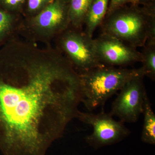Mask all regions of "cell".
I'll return each instance as SVG.
<instances>
[{"label": "cell", "mask_w": 155, "mask_h": 155, "mask_svg": "<svg viewBox=\"0 0 155 155\" xmlns=\"http://www.w3.org/2000/svg\"><path fill=\"white\" fill-rule=\"evenodd\" d=\"M100 26L101 33L136 48L143 47L148 40L155 39V14L147 9L123 6L106 15Z\"/></svg>", "instance_id": "2"}, {"label": "cell", "mask_w": 155, "mask_h": 155, "mask_svg": "<svg viewBox=\"0 0 155 155\" xmlns=\"http://www.w3.org/2000/svg\"><path fill=\"white\" fill-rule=\"evenodd\" d=\"M100 63L104 66L125 68L142 61L141 52L120 40L101 33L94 38Z\"/></svg>", "instance_id": "8"}, {"label": "cell", "mask_w": 155, "mask_h": 155, "mask_svg": "<svg viewBox=\"0 0 155 155\" xmlns=\"http://www.w3.org/2000/svg\"><path fill=\"white\" fill-rule=\"evenodd\" d=\"M141 52L142 65L140 67L144 76L155 80V39L147 41Z\"/></svg>", "instance_id": "13"}, {"label": "cell", "mask_w": 155, "mask_h": 155, "mask_svg": "<svg viewBox=\"0 0 155 155\" xmlns=\"http://www.w3.org/2000/svg\"><path fill=\"white\" fill-rule=\"evenodd\" d=\"M70 25L69 0H54L38 14L33 17H24L19 35L35 44H51Z\"/></svg>", "instance_id": "4"}, {"label": "cell", "mask_w": 155, "mask_h": 155, "mask_svg": "<svg viewBox=\"0 0 155 155\" xmlns=\"http://www.w3.org/2000/svg\"><path fill=\"white\" fill-rule=\"evenodd\" d=\"M110 0H92L85 17L84 30L93 38L97 28L101 24L107 12Z\"/></svg>", "instance_id": "10"}, {"label": "cell", "mask_w": 155, "mask_h": 155, "mask_svg": "<svg viewBox=\"0 0 155 155\" xmlns=\"http://www.w3.org/2000/svg\"><path fill=\"white\" fill-rule=\"evenodd\" d=\"M92 2V0H69V15L71 26L82 29Z\"/></svg>", "instance_id": "12"}, {"label": "cell", "mask_w": 155, "mask_h": 155, "mask_svg": "<svg viewBox=\"0 0 155 155\" xmlns=\"http://www.w3.org/2000/svg\"><path fill=\"white\" fill-rule=\"evenodd\" d=\"M138 0H111L108 7L107 15L125 5L127 3H134Z\"/></svg>", "instance_id": "16"}, {"label": "cell", "mask_w": 155, "mask_h": 155, "mask_svg": "<svg viewBox=\"0 0 155 155\" xmlns=\"http://www.w3.org/2000/svg\"><path fill=\"white\" fill-rule=\"evenodd\" d=\"M76 118L92 127V133L87 135L85 140L95 149L119 142L130 134L124 122L116 121L110 113H106L104 110L97 114L78 111Z\"/></svg>", "instance_id": "6"}, {"label": "cell", "mask_w": 155, "mask_h": 155, "mask_svg": "<svg viewBox=\"0 0 155 155\" xmlns=\"http://www.w3.org/2000/svg\"><path fill=\"white\" fill-rule=\"evenodd\" d=\"M55 48L67 58L78 73L102 67L97 55L94 38L82 29L71 25L54 40Z\"/></svg>", "instance_id": "5"}, {"label": "cell", "mask_w": 155, "mask_h": 155, "mask_svg": "<svg viewBox=\"0 0 155 155\" xmlns=\"http://www.w3.org/2000/svg\"><path fill=\"white\" fill-rule=\"evenodd\" d=\"M28 0H0V8L11 13L22 14L25 11Z\"/></svg>", "instance_id": "15"}, {"label": "cell", "mask_w": 155, "mask_h": 155, "mask_svg": "<svg viewBox=\"0 0 155 155\" xmlns=\"http://www.w3.org/2000/svg\"><path fill=\"white\" fill-rule=\"evenodd\" d=\"M79 75L51 45L19 38L0 48V151L46 155L76 118Z\"/></svg>", "instance_id": "1"}, {"label": "cell", "mask_w": 155, "mask_h": 155, "mask_svg": "<svg viewBox=\"0 0 155 155\" xmlns=\"http://www.w3.org/2000/svg\"><path fill=\"white\" fill-rule=\"evenodd\" d=\"M141 72L140 68L102 66L78 73L81 103L89 112L104 107L107 100L119 91L126 82Z\"/></svg>", "instance_id": "3"}, {"label": "cell", "mask_w": 155, "mask_h": 155, "mask_svg": "<svg viewBox=\"0 0 155 155\" xmlns=\"http://www.w3.org/2000/svg\"><path fill=\"white\" fill-rule=\"evenodd\" d=\"M140 73L131 78L119 91L113 102L110 114L125 123H134L142 114L145 96L147 94Z\"/></svg>", "instance_id": "7"}, {"label": "cell", "mask_w": 155, "mask_h": 155, "mask_svg": "<svg viewBox=\"0 0 155 155\" xmlns=\"http://www.w3.org/2000/svg\"><path fill=\"white\" fill-rule=\"evenodd\" d=\"M142 114L143 123L142 131V141L148 144H155V114L147 94L145 96Z\"/></svg>", "instance_id": "11"}, {"label": "cell", "mask_w": 155, "mask_h": 155, "mask_svg": "<svg viewBox=\"0 0 155 155\" xmlns=\"http://www.w3.org/2000/svg\"><path fill=\"white\" fill-rule=\"evenodd\" d=\"M24 17L0 8V48L19 37V31Z\"/></svg>", "instance_id": "9"}, {"label": "cell", "mask_w": 155, "mask_h": 155, "mask_svg": "<svg viewBox=\"0 0 155 155\" xmlns=\"http://www.w3.org/2000/svg\"><path fill=\"white\" fill-rule=\"evenodd\" d=\"M54 0H28L23 17H33L46 8Z\"/></svg>", "instance_id": "14"}]
</instances>
